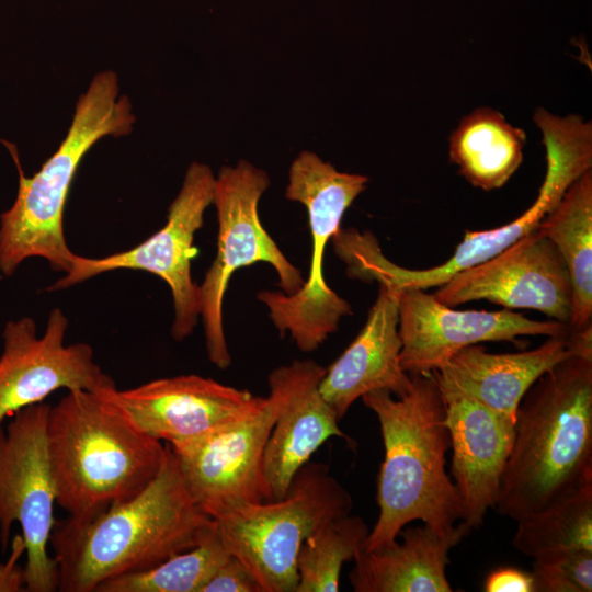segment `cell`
Masks as SVG:
<instances>
[{"label":"cell","instance_id":"cell-29","mask_svg":"<svg viewBox=\"0 0 592 592\" xmlns=\"http://www.w3.org/2000/svg\"><path fill=\"white\" fill-rule=\"evenodd\" d=\"M486 592H535L531 572L516 568H499L486 579Z\"/></svg>","mask_w":592,"mask_h":592},{"label":"cell","instance_id":"cell-20","mask_svg":"<svg viewBox=\"0 0 592 592\" xmlns=\"http://www.w3.org/2000/svg\"><path fill=\"white\" fill-rule=\"evenodd\" d=\"M576 355L569 334L548 337L538 348L489 353L474 344L433 371L439 384L455 388L515 422L519 405L532 385L562 360Z\"/></svg>","mask_w":592,"mask_h":592},{"label":"cell","instance_id":"cell-28","mask_svg":"<svg viewBox=\"0 0 592 592\" xmlns=\"http://www.w3.org/2000/svg\"><path fill=\"white\" fill-rule=\"evenodd\" d=\"M201 592H264L253 573L236 556L230 555Z\"/></svg>","mask_w":592,"mask_h":592},{"label":"cell","instance_id":"cell-14","mask_svg":"<svg viewBox=\"0 0 592 592\" xmlns=\"http://www.w3.org/2000/svg\"><path fill=\"white\" fill-rule=\"evenodd\" d=\"M434 297L447 305L486 299L536 309L569 326L572 284L556 246L537 228L494 257L454 274Z\"/></svg>","mask_w":592,"mask_h":592},{"label":"cell","instance_id":"cell-17","mask_svg":"<svg viewBox=\"0 0 592 592\" xmlns=\"http://www.w3.org/2000/svg\"><path fill=\"white\" fill-rule=\"evenodd\" d=\"M326 368L311 360H294L274 368L269 377V398L274 423L264 454L263 470L272 499L285 496L296 473L329 439L350 441L337 413L319 386Z\"/></svg>","mask_w":592,"mask_h":592},{"label":"cell","instance_id":"cell-5","mask_svg":"<svg viewBox=\"0 0 592 592\" xmlns=\"http://www.w3.org/2000/svg\"><path fill=\"white\" fill-rule=\"evenodd\" d=\"M136 122L132 102L121 93L112 70L93 76L76 102L66 136L33 175L24 174L18 152L7 144L18 168V192L0 215V273L11 276L29 258L45 259L67 273L75 252L64 234V212L77 170L88 151L105 137H124Z\"/></svg>","mask_w":592,"mask_h":592},{"label":"cell","instance_id":"cell-7","mask_svg":"<svg viewBox=\"0 0 592 592\" xmlns=\"http://www.w3.org/2000/svg\"><path fill=\"white\" fill-rule=\"evenodd\" d=\"M352 506L350 492L329 466L309 460L283 498L238 508L215 523L229 553L264 592H296L301 544L329 521L351 513Z\"/></svg>","mask_w":592,"mask_h":592},{"label":"cell","instance_id":"cell-25","mask_svg":"<svg viewBox=\"0 0 592 592\" xmlns=\"http://www.w3.org/2000/svg\"><path fill=\"white\" fill-rule=\"evenodd\" d=\"M230 555L215 523L195 547L147 570L106 580L95 592H201Z\"/></svg>","mask_w":592,"mask_h":592},{"label":"cell","instance_id":"cell-8","mask_svg":"<svg viewBox=\"0 0 592 592\" xmlns=\"http://www.w3.org/2000/svg\"><path fill=\"white\" fill-rule=\"evenodd\" d=\"M270 183L264 170L246 160L221 167L216 177L213 204L218 220L217 252L200 285V300L207 356L220 369L231 363L223 304L232 274L243 266L267 263L286 295L297 292L305 281L261 224L259 202Z\"/></svg>","mask_w":592,"mask_h":592},{"label":"cell","instance_id":"cell-6","mask_svg":"<svg viewBox=\"0 0 592 592\" xmlns=\"http://www.w3.org/2000/svg\"><path fill=\"white\" fill-rule=\"evenodd\" d=\"M368 179L338 171L312 151H301L292 162L285 197L303 204L308 213L311 258L307 278L292 295L282 291L258 294L281 334L288 332L301 352H311L352 315L351 305L326 282L323 255L327 243L341 229L345 210L366 189Z\"/></svg>","mask_w":592,"mask_h":592},{"label":"cell","instance_id":"cell-11","mask_svg":"<svg viewBox=\"0 0 592 592\" xmlns=\"http://www.w3.org/2000/svg\"><path fill=\"white\" fill-rule=\"evenodd\" d=\"M543 135L547 171L538 196L527 210L511 223L482 231H466L452 257L424 270L401 267L386 257L374 266L378 283L400 289H428L446 283L454 274L479 264L534 231L557 206L569 185L592 166V126L580 116L559 117L545 109L534 113Z\"/></svg>","mask_w":592,"mask_h":592},{"label":"cell","instance_id":"cell-21","mask_svg":"<svg viewBox=\"0 0 592 592\" xmlns=\"http://www.w3.org/2000/svg\"><path fill=\"white\" fill-rule=\"evenodd\" d=\"M471 530L463 521L448 531L407 525L401 542L357 554L350 583L355 592H451L448 555Z\"/></svg>","mask_w":592,"mask_h":592},{"label":"cell","instance_id":"cell-13","mask_svg":"<svg viewBox=\"0 0 592 592\" xmlns=\"http://www.w3.org/2000/svg\"><path fill=\"white\" fill-rule=\"evenodd\" d=\"M68 323L57 307L49 312L41 337L31 317L5 323L0 355V424L58 389L100 391L116 387L94 361L91 345L65 344Z\"/></svg>","mask_w":592,"mask_h":592},{"label":"cell","instance_id":"cell-1","mask_svg":"<svg viewBox=\"0 0 592 592\" xmlns=\"http://www.w3.org/2000/svg\"><path fill=\"white\" fill-rule=\"evenodd\" d=\"M191 497L168 445L158 476L133 498L88 520L55 521L49 545L60 592H95L198 545L214 526Z\"/></svg>","mask_w":592,"mask_h":592},{"label":"cell","instance_id":"cell-19","mask_svg":"<svg viewBox=\"0 0 592 592\" xmlns=\"http://www.w3.org/2000/svg\"><path fill=\"white\" fill-rule=\"evenodd\" d=\"M400 293L396 286L379 284L364 327L326 368L319 389L340 420L367 392L387 390L395 397H402L411 387V376L399 360Z\"/></svg>","mask_w":592,"mask_h":592},{"label":"cell","instance_id":"cell-4","mask_svg":"<svg viewBox=\"0 0 592 592\" xmlns=\"http://www.w3.org/2000/svg\"><path fill=\"white\" fill-rule=\"evenodd\" d=\"M112 389L69 390L48 412L55 498L72 520L91 519L133 498L167 458L168 444L140 431L111 397Z\"/></svg>","mask_w":592,"mask_h":592},{"label":"cell","instance_id":"cell-30","mask_svg":"<svg viewBox=\"0 0 592 592\" xmlns=\"http://www.w3.org/2000/svg\"><path fill=\"white\" fill-rule=\"evenodd\" d=\"M25 553L21 535L12 542V551L4 563H0V592L25 591L23 568L18 565L19 558Z\"/></svg>","mask_w":592,"mask_h":592},{"label":"cell","instance_id":"cell-3","mask_svg":"<svg viewBox=\"0 0 592 592\" xmlns=\"http://www.w3.org/2000/svg\"><path fill=\"white\" fill-rule=\"evenodd\" d=\"M410 376L402 397L375 390L361 398L379 422L385 449L377 477L379 514L365 542L367 551L395 543L413 521L448 531L462 516L446 471L451 441L441 389L433 372Z\"/></svg>","mask_w":592,"mask_h":592},{"label":"cell","instance_id":"cell-16","mask_svg":"<svg viewBox=\"0 0 592 592\" xmlns=\"http://www.w3.org/2000/svg\"><path fill=\"white\" fill-rule=\"evenodd\" d=\"M144 433L169 445L182 443L257 411L265 397L200 375L158 378L110 391Z\"/></svg>","mask_w":592,"mask_h":592},{"label":"cell","instance_id":"cell-2","mask_svg":"<svg viewBox=\"0 0 592 592\" xmlns=\"http://www.w3.org/2000/svg\"><path fill=\"white\" fill-rule=\"evenodd\" d=\"M592 483V358L540 376L516 410L494 509L515 522Z\"/></svg>","mask_w":592,"mask_h":592},{"label":"cell","instance_id":"cell-23","mask_svg":"<svg viewBox=\"0 0 592 592\" xmlns=\"http://www.w3.org/2000/svg\"><path fill=\"white\" fill-rule=\"evenodd\" d=\"M526 135L490 107L465 116L449 138L451 161L474 186L492 191L503 186L523 160Z\"/></svg>","mask_w":592,"mask_h":592},{"label":"cell","instance_id":"cell-27","mask_svg":"<svg viewBox=\"0 0 592 592\" xmlns=\"http://www.w3.org/2000/svg\"><path fill=\"white\" fill-rule=\"evenodd\" d=\"M535 592H591L592 550H570L534 559Z\"/></svg>","mask_w":592,"mask_h":592},{"label":"cell","instance_id":"cell-24","mask_svg":"<svg viewBox=\"0 0 592 592\" xmlns=\"http://www.w3.org/2000/svg\"><path fill=\"white\" fill-rule=\"evenodd\" d=\"M516 523L513 547L533 559L592 550V483Z\"/></svg>","mask_w":592,"mask_h":592},{"label":"cell","instance_id":"cell-26","mask_svg":"<svg viewBox=\"0 0 592 592\" xmlns=\"http://www.w3.org/2000/svg\"><path fill=\"white\" fill-rule=\"evenodd\" d=\"M369 528L358 515L335 517L309 535L297 556L296 592H337L342 566L364 549Z\"/></svg>","mask_w":592,"mask_h":592},{"label":"cell","instance_id":"cell-10","mask_svg":"<svg viewBox=\"0 0 592 592\" xmlns=\"http://www.w3.org/2000/svg\"><path fill=\"white\" fill-rule=\"evenodd\" d=\"M216 177L209 166L192 162L181 189L168 209L166 225L138 246L103 258L75 254L70 270L47 291H60L115 270L151 273L170 288L174 318L171 335L183 341L193 333L201 317L200 285L194 283L191 264L197 254L194 237L213 204Z\"/></svg>","mask_w":592,"mask_h":592},{"label":"cell","instance_id":"cell-15","mask_svg":"<svg viewBox=\"0 0 592 592\" xmlns=\"http://www.w3.org/2000/svg\"><path fill=\"white\" fill-rule=\"evenodd\" d=\"M398 331L400 365L409 374L439 369L462 349L487 341L515 342L521 335H568V325L538 321L508 309L456 310L424 289H401Z\"/></svg>","mask_w":592,"mask_h":592},{"label":"cell","instance_id":"cell-12","mask_svg":"<svg viewBox=\"0 0 592 592\" xmlns=\"http://www.w3.org/2000/svg\"><path fill=\"white\" fill-rule=\"evenodd\" d=\"M269 397L253 413L195 439L169 445L187 490L212 519L273 500L263 470L264 448L274 423Z\"/></svg>","mask_w":592,"mask_h":592},{"label":"cell","instance_id":"cell-18","mask_svg":"<svg viewBox=\"0 0 592 592\" xmlns=\"http://www.w3.org/2000/svg\"><path fill=\"white\" fill-rule=\"evenodd\" d=\"M439 387L445 403L449 476L460 504L459 521L478 528L488 510L494 509L513 445L514 422L455 388Z\"/></svg>","mask_w":592,"mask_h":592},{"label":"cell","instance_id":"cell-9","mask_svg":"<svg viewBox=\"0 0 592 592\" xmlns=\"http://www.w3.org/2000/svg\"><path fill=\"white\" fill-rule=\"evenodd\" d=\"M50 405L39 402L0 424V545L7 550L11 526L19 523L25 546L23 567L27 592H54L57 567L48 554L55 524V489L47 451Z\"/></svg>","mask_w":592,"mask_h":592},{"label":"cell","instance_id":"cell-22","mask_svg":"<svg viewBox=\"0 0 592 592\" xmlns=\"http://www.w3.org/2000/svg\"><path fill=\"white\" fill-rule=\"evenodd\" d=\"M537 229L557 248L572 284L570 330L592 327V172L576 179Z\"/></svg>","mask_w":592,"mask_h":592}]
</instances>
